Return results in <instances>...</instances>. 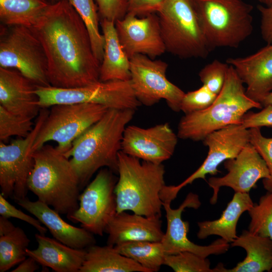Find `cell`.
Instances as JSON below:
<instances>
[{"mask_svg": "<svg viewBox=\"0 0 272 272\" xmlns=\"http://www.w3.org/2000/svg\"><path fill=\"white\" fill-rule=\"evenodd\" d=\"M32 29L46 56L51 86L74 88L100 81L101 63L93 52L88 31L67 0L50 4Z\"/></svg>", "mask_w": 272, "mask_h": 272, "instance_id": "obj_1", "label": "cell"}, {"mask_svg": "<svg viewBox=\"0 0 272 272\" xmlns=\"http://www.w3.org/2000/svg\"><path fill=\"white\" fill-rule=\"evenodd\" d=\"M134 110L109 109L104 115L73 142L64 154L76 170L81 189L99 169L118 173V155L123 132Z\"/></svg>", "mask_w": 272, "mask_h": 272, "instance_id": "obj_2", "label": "cell"}, {"mask_svg": "<svg viewBox=\"0 0 272 272\" xmlns=\"http://www.w3.org/2000/svg\"><path fill=\"white\" fill-rule=\"evenodd\" d=\"M29 190L38 199L67 218L79 206L80 181L70 158L56 148L45 144L34 152Z\"/></svg>", "mask_w": 272, "mask_h": 272, "instance_id": "obj_3", "label": "cell"}, {"mask_svg": "<svg viewBox=\"0 0 272 272\" xmlns=\"http://www.w3.org/2000/svg\"><path fill=\"white\" fill-rule=\"evenodd\" d=\"M114 193L117 213L131 211L146 217H161L160 194L165 185L162 164L142 161L120 151Z\"/></svg>", "mask_w": 272, "mask_h": 272, "instance_id": "obj_4", "label": "cell"}, {"mask_svg": "<svg viewBox=\"0 0 272 272\" xmlns=\"http://www.w3.org/2000/svg\"><path fill=\"white\" fill-rule=\"evenodd\" d=\"M261 104L249 98L243 83L229 65L223 87L207 108L185 114L178 125L177 136L183 140L203 141L210 133L232 124H241L244 115Z\"/></svg>", "mask_w": 272, "mask_h": 272, "instance_id": "obj_5", "label": "cell"}, {"mask_svg": "<svg viewBox=\"0 0 272 272\" xmlns=\"http://www.w3.org/2000/svg\"><path fill=\"white\" fill-rule=\"evenodd\" d=\"M157 14L166 51L183 59L208 56L195 0H165Z\"/></svg>", "mask_w": 272, "mask_h": 272, "instance_id": "obj_6", "label": "cell"}, {"mask_svg": "<svg viewBox=\"0 0 272 272\" xmlns=\"http://www.w3.org/2000/svg\"><path fill=\"white\" fill-rule=\"evenodd\" d=\"M211 50L237 48L253 31V6L243 0H195Z\"/></svg>", "mask_w": 272, "mask_h": 272, "instance_id": "obj_7", "label": "cell"}, {"mask_svg": "<svg viewBox=\"0 0 272 272\" xmlns=\"http://www.w3.org/2000/svg\"><path fill=\"white\" fill-rule=\"evenodd\" d=\"M40 107L63 104L91 103L109 109H137L141 104L135 97L130 80L99 81L74 88L36 86Z\"/></svg>", "mask_w": 272, "mask_h": 272, "instance_id": "obj_8", "label": "cell"}, {"mask_svg": "<svg viewBox=\"0 0 272 272\" xmlns=\"http://www.w3.org/2000/svg\"><path fill=\"white\" fill-rule=\"evenodd\" d=\"M50 108L33 146V153L53 141L56 143L60 152L66 153L75 140L98 121L109 109L105 106L91 103L57 104Z\"/></svg>", "mask_w": 272, "mask_h": 272, "instance_id": "obj_9", "label": "cell"}, {"mask_svg": "<svg viewBox=\"0 0 272 272\" xmlns=\"http://www.w3.org/2000/svg\"><path fill=\"white\" fill-rule=\"evenodd\" d=\"M0 40V67L15 69L39 86L50 85L43 47L32 28L8 26Z\"/></svg>", "mask_w": 272, "mask_h": 272, "instance_id": "obj_10", "label": "cell"}, {"mask_svg": "<svg viewBox=\"0 0 272 272\" xmlns=\"http://www.w3.org/2000/svg\"><path fill=\"white\" fill-rule=\"evenodd\" d=\"M42 108L32 131L26 138L9 144L0 141V187L1 194L15 201L26 197L28 180L34 166L33 146L49 110Z\"/></svg>", "mask_w": 272, "mask_h": 272, "instance_id": "obj_11", "label": "cell"}, {"mask_svg": "<svg viewBox=\"0 0 272 272\" xmlns=\"http://www.w3.org/2000/svg\"><path fill=\"white\" fill-rule=\"evenodd\" d=\"M109 169L103 168L80 194L77 210L67 217L93 234L102 236L117 213L114 189L117 178Z\"/></svg>", "mask_w": 272, "mask_h": 272, "instance_id": "obj_12", "label": "cell"}, {"mask_svg": "<svg viewBox=\"0 0 272 272\" xmlns=\"http://www.w3.org/2000/svg\"><path fill=\"white\" fill-rule=\"evenodd\" d=\"M168 66L162 60L135 54L130 58V83L141 104L151 106L164 99L173 111L179 112L185 93L167 78Z\"/></svg>", "mask_w": 272, "mask_h": 272, "instance_id": "obj_13", "label": "cell"}, {"mask_svg": "<svg viewBox=\"0 0 272 272\" xmlns=\"http://www.w3.org/2000/svg\"><path fill=\"white\" fill-rule=\"evenodd\" d=\"M249 129L241 124L228 125L209 134L202 141L208 147V155L200 166L177 185H165L162 191L163 198L172 201L182 188L197 179H206L208 174L216 175L218 166L225 161L235 158L249 143Z\"/></svg>", "mask_w": 272, "mask_h": 272, "instance_id": "obj_14", "label": "cell"}, {"mask_svg": "<svg viewBox=\"0 0 272 272\" xmlns=\"http://www.w3.org/2000/svg\"><path fill=\"white\" fill-rule=\"evenodd\" d=\"M170 205L163 202L166 212L167 229L161 242L165 255L190 251L206 258L211 255L224 254L228 250L229 243L222 238L207 246L197 245L188 238L189 224L182 220L181 215L186 208L197 209L200 207L201 202L198 195L190 192L177 209L171 208Z\"/></svg>", "mask_w": 272, "mask_h": 272, "instance_id": "obj_15", "label": "cell"}, {"mask_svg": "<svg viewBox=\"0 0 272 272\" xmlns=\"http://www.w3.org/2000/svg\"><path fill=\"white\" fill-rule=\"evenodd\" d=\"M178 138L168 123L148 128L127 125L123 132L121 151L143 161L160 164L173 155Z\"/></svg>", "mask_w": 272, "mask_h": 272, "instance_id": "obj_16", "label": "cell"}, {"mask_svg": "<svg viewBox=\"0 0 272 272\" xmlns=\"http://www.w3.org/2000/svg\"><path fill=\"white\" fill-rule=\"evenodd\" d=\"M156 14L142 17L127 14L115 22L119 40L129 59L137 54L154 59L166 51Z\"/></svg>", "mask_w": 272, "mask_h": 272, "instance_id": "obj_17", "label": "cell"}, {"mask_svg": "<svg viewBox=\"0 0 272 272\" xmlns=\"http://www.w3.org/2000/svg\"><path fill=\"white\" fill-rule=\"evenodd\" d=\"M224 167L228 171L225 176L208 180L213 190L210 199L212 205L217 202L219 191L223 186L229 187L235 192L249 193L259 179L269 177L265 161L250 143L235 158L225 161Z\"/></svg>", "mask_w": 272, "mask_h": 272, "instance_id": "obj_18", "label": "cell"}, {"mask_svg": "<svg viewBox=\"0 0 272 272\" xmlns=\"http://www.w3.org/2000/svg\"><path fill=\"white\" fill-rule=\"evenodd\" d=\"M226 62L246 85V94L252 100L261 104L272 91V43L245 57H229Z\"/></svg>", "mask_w": 272, "mask_h": 272, "instance_id": "obj_19", "label": "cell"}, {"mask_svg": "<svg viewBox=\"0 0 272 272\" xmlns=\"http://www.w3.org/2000/svg\"><path fill=\"white\" fill-rule=\"evenodd\" d=\"M37 85L18 71L0 67V105L14 114L32 119L41 109Z\"/></svg>", "mask_w": 272, "mask_h": 272, "instance_id": "obj_20", "label": "cell"}, {"mask_svg": "<svg viewBox=\"0 0 272 272\" xmlns=\"http://www.w3.org/2000/svg\"><path fill=\"white\" fill-rule=\"evenodd\" d=\"M15 202L34 215L58 241L77 249H86L96 243L94 234L84 228L74 226L64 221L59 214L47 204L25 197Z\"/></svg>", "mask_w": 272, "mask_h": 272, "instance_id": "obj_21", "label": "cell"}, {"mask_svg": "<svg viewBox=\"0 0 272 272\" xmlns=\"http://www.w3.org/2000/svg\"><path fill=\"white\" fill-rule=\"evenodd\" d=\"M160 217H146L123 211L116 213L105 229L107 245L114 246L132 241H161L164 233Z\"/></svg>", "mask_w": 272, "mask_h": 272, "instance_id": "obj_22", "label": "cell"}, {"mask_svg": "<svg viewBox=\"0 0 272 272\" xmlns=\"http://www.w3.org/2000/svg\"><path fill=\"white\" fill-rule=\"evenodd\" d=\"M35 237L38 247L35 249L27 248V256L56 272H79L85 260L86 249L71 247L40 233Z\"/></svg>", "mask_w": 272, "mask_h": 272, "instance_id": "obj_23", "label": "cell"}, {"mask_svg": "<svg viewBox=\"0 0 272 272\" xmlns=\"http://www.w3.org/2000/svg\"><path fill=\"white\" fill-rule=\"evenodd\" d=\"M231 245L243 248L246 252L245 258L230 269L219 263L214 268L215 272H263L272 270V239L270 238L244 230Z\"/></svg>", "mask_w": 272, "mask_h": 272, "instance_id": "obj_24", "label": "cell"}, {"mask_svg": "<svg viewBox=\"0 0 272 272\" xmlns=\"http://www.w3.org/2000/svg\"><path fill=\"white\" fill-rule=\"evenodd\" d=\"M100 24L105 44L99 80H130V59L120 43L115 22L102 19Z\"/></svg>", "mask_w": 272, "mask_h": 272, "instance_id": "obj_25", "label": "cell"}, {"mask_svg": "<svg viewBox=\"0 0 272 272\" xmlns=\"http://www.w3.org/2000/svg\"><path fill=\"white\" fill-rule=\"evenodd\" d=\"M253 205L248 193L235 192L219 219L197 223L198 238L203 239L211 235H217L228 243L232 242L237 237L236 227L240 216Z\"/></svg>", "mask_w": 272, "mask_h": 272, "instance_id": "obj_26", "label": "cell"}, {"mask_svg": "<svg viewBox=\"0 0 272 272\" xmlns=\"http://www.w3.org/2000/svg\"><path fill=\"white\" fill-rule=\"evenodd\" d=\"M149 272L132 259L119 253L114 246L93 245L86 248L79 272Z\"/></svg>", "mask_w": 272, "mask_h": 272, "instance_id": "obj_27", "label": "cell"}, {"mask_svg": "<svg viewBox=\"0 0 272 272\" xmlns=\"http://www.w3.org/2000/svg\"><path fill=\"white\" fill-rule=\"evenodd\" d=\"M50 5L47 0H0L1 22L7 26L34 27Z\"/></svg>", "mask_w": 272, "mask_h": 272, "instance_id": "obj_28", "label": "cell"}, {"mask_svg": "<svg viewBox=\"0 0 272 272\" xmlns=\"http://www.w3.org/2000/svg\"><path fill=\"white\" fill-rule=\"evenodd\" d=\"M114 247L119 253L137 262L149 272L158 271L163 265L166 255L161 241H127Z\"/></svg>", "mask_w": 272, "mask_h": 272, "instance_id": "obj_29", "label": "cell"}, {"mask_svg": "<svg viewBox=\"0 0 272 272\" xmlns=\"http://www.w3.org/2000/svg\"><path fill=\"white\" fill-rule=\"evenodd\" d=\"M30 240L19 227L0 236V271L5 272L21 263L26 258Z\"/></svg>", "mask_w": 272, "mask_h": 272, "instance_id": "obj_30", "label": "cell"}, {"mask_svg": "<svg viewBox=\"0 0 272 272\" xmlns=\"http://www.w3.org/2000/svg\"><path fill=\"white\" fill-rule=\"evenodd\" d=\"M78 13L88 31L93 52L101 63L105 40L99 30L98 7L94 0H67Z\"/></svg>", "mask_w": 272, "mask_h": 272, "instance_id": "obj_31", "label": "cell"}, {"mask_svg": "<svg viewBox=\"0 0 272 272\" xmlns=\"http://www.w3.org/2000/svg\"><path fill=\"white\" fill-rule=\"evenodd\" d=\"M248 212L251 218L248 230L272 239V191H267Z\"/></svg>", "mask_w": 272, "mask_h": 272, "instance_id": "obj_32", "label": "cell"}, {"mask_svg": "<svg viewBox=\"0 0 272 272\" xmlns=\"http://www.w3.org/2000/svg\"><path fill=\"white\" fill-rule=\"evenodd\" d=\"M32 118L12 113L0 105V141L12 137H27L34 128Z\"/></svg>", "mask_w": 272, "mask_h": 272, "instance_id": "obj_33", "label": "cell"}, {"mask_svg": "<svg viewBox=\"0 0 272 272\" xmlns=\"http://www.w3.org/2000/svg\"><path fill=\"white\" fill-rule=\"evenodd\" d=\"M163 265L170 267L175 272H215L210 267V260L190 251L166 255Z\"/></svg>", "mask_w": 272, "mask_h": 272, "instance_id": "obj_34", "label": "cell"}, {"mask_svg": "<svg viewBox=\"0 0 272 272\" xmlns=\"http://www.w3.org/2000/svg\"><path fill=\"white\" fill-rule=\"evenodd\" d=\"M229 67V64L227 62L218 59H214L206 65L198 74L203 85L218 95L224 85Z\"/></svg>", "mask_w": 272, "mask_h": 272, "instance_id": "obj_35", "label": "cell"}, {"mask_svg": "<svg viewBox=\"0 0 272 272\" xmlns=\"http://www.w3.org/2000/svg\"><path fill=\"white\" fill-rule=\"evenodd\" d=\"M217 95L203 85L197 90L185 93L180 104V111L185 114L204 110L215 100Z\"/></svg>", "mask_w": 272, "mask_h": 272, "instance_id": "obj_36", "label": "cell"}, {"mask_svg": "<svg viewBox=\"0 0 272 272\" xmlns=\"http://www.w3.org/2000/svg\"><path fill=\"white\" fill-rule=\"evenodd\" d=\"M249 130V143L264 160L269 170V178L263 179V187L267 191H272V138L264 137L260 128H252Z\"/></svg>", "mask_w": 272, "mask_h": 272, "instance_id": "obj_37", "label": "cell"}, {"mask_svg": "<svg viewBox=\"0 0 272 272\" xmlns=\"http://www.w3.org/2000/svg\"><path fill=\"white\" fill-rule=\"evenodd\" d=\"M102 19L115 22L127 14V0H96Z\"/></svg>", "mask_w": 272, "mask_h": 272, "instance_id": "obj_38", "label": "cell"}, {"mask_svg": "<svg viewBox=\"0 0 272 272\" xmlns=\"http://www.w3.org/2000/svg\"><path fill=\"white\" fill-rule=\"evenodd\" d=\"M0 215L7 218H14L24 221L34 227L40 234L45 235L47 232V228L42 226L38 219L17 209L8 201L1 193L0 194Z\"/></svg>", "mask_w": 272, "mask_h": 272, "instance_id": "obj_39", "label": "cell"}, {"mask_svg": "<svg viewBox=\"0 0 272 272\" xmlns=\"http://www.w3.org/2000/svg\"><path fill=\"white\" fill-rule=\"evenodd\" d=\"M241 124L247 129L272 127V105L265 106L258 112L248 111L244 115Z\"/></svg>", "mask_w": 272, "mask_h": 272, "instance_id": "obj_40", "label": "cell"}, {"mask_svg": "<svg viewBox=\"0 0 272 272\" xmlns=\"http://www.w3.org/2000/svg\"><path fill=\"white\" fill-rule=\"evenodd\" d=\"M164 1L165 0H127V14L142 17L150 14L157 13Z\"/></svg>", "mask_w": 272, "mask_h": 272, "instance_id": "obj_41", "label": "cell"}, {"mask_svg": "<svg viewBox=\"0 0 272 272\" xmlns=\"http://www.w3.org/2000/svg\"><path fill=\"white\" fill-rule=\"evenodd\" d=\"M260 14V32L262 39L267 44L272 43V5H258Z\"/></svg>", "mask_w": 272, "mask_h": 272, "instance_id": "obj_42", "label": "cell"}, {"mask_svg": "<svg viewBox=\"0 0 272 272\" xmlns=\"http://www.w3.org/2000/svg\"><path fill=\"white\" fill-rule=\"evenodd\" d=\"M38 262L32 257L28 256L12 272H33L39 268Z\"/></svg>", "mask_w": 272, "mask_h": 272, "instance_id": "obj_43", "label": "cell"}, {"mask_svg": "<svg viewBox=\"0 0 272 272\" xmlns=\"http://www.w3.org/2000/svg\"><path fill=\"white\" fill-rule=\"evenodd\" d=\"M15 228L8 218L2 216L0 217V236L11 232Z\"/></svg>", "mask_w": 272, "mask_h": 272, "instance_id": "obj_44", "label": "cell"}, {"mask_svg": "<svg viewBox=\"0 0 272 272\" xmlns=\"http://www.w3.org/2000/svg\"><path fill=\"white\" fill-rule=\"evenodd\" d=\"M261 104L262 107L268 105H272V91L266 96L261 102Z\"/></svg>", "mask_w": 272, "mask_h": 272, "instance_id": "obj_45", "label": "cell"}, {"mask_svg": "<svg viewBox=\"0 0 272 272\" xmlns=\"http://www.w3.org/2000/svg\"><path fill=\"white\" fill-rule=\"evenodd\" d=\"M263 6H268L272 5V0H257Z\"/></svg>", "mask_w": 272, "mask_h": 272, "instance_id": "obj_46", "label": "cell"}, {"mask_svg": "<svg viewBox=\"0 0 272 272\" xmlns=\"http://www.w3.org/2000/svg\"><path fill=\"white\" fill-rule=\"evenodd\" d=\"M49 1L50 2V4H53V3H54L58 1L59 0H49Z\"/></svg>", "mask_w": 272, "mask_h": 272, "instance_id": "obj_47", "label": "cell"}]
</instances>
